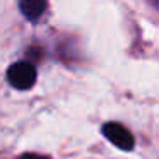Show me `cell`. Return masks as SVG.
Listing matches in <instances>:
<instances>
[{"instance_id": "6da1fadb", "label": "cell", "mask_w": 159, "mask_h": 159, "mask_svg": "<svg viewBox=\"0 0 159 159\" xmlns=\"http://www.w3.org/2000/svg\"><path fill=\"white\" fill-rule=\"evenodd\" d=\"M36 69L33 63L29 62H16L14 65L9 67L7 70V80L12 87L19 91H26L31 89L36 82Z\"/></svg>"}, {"instance_id": "7a4b0ae2", "label": "cell", "mask_w": 159, "mask_h": 159, "mask_svg": "<svg viewBox=\"0 0 159 159\" xmlns=\"http://www.w3.org/2000/svg\"><path fill=\"white\" fill-rule=\"evenodd\" d=\"M103 135L111 142L113 145H116L121 151H132L135 145L134 142V135L127 130L121 123H116V121H108V123L103 125L101 128Z\"/></svg>"}, {"instance_id": "3957f363", "label": "cell", "mask_w": 159, "mask_h": 159, "mask_svg": "<svg viewBox=\"0 0 159 159\" xmlns=\"http://www.w3.org/2000/svg\"><path fill=\"white\" fill-rule=\"evenodd\" d=\"M19 9H21L22 16L28 21L36 22L46 11V0H21L19 2Z\"/></svg>"}, {"instance_id": "277c9868", "label": "cell", "mask_w": 159, "mask_h": 159, "mask_svg": "<svg viewBox=\"0 0 159 159\" xmlns=\"http://www.w3.org/2000/svg\"><path fill=\"white\" fill-rule=\"evenodd\" d=\"M21 159H46L43 156H38V154H22Z\"/></svg>"}]
</instances>
